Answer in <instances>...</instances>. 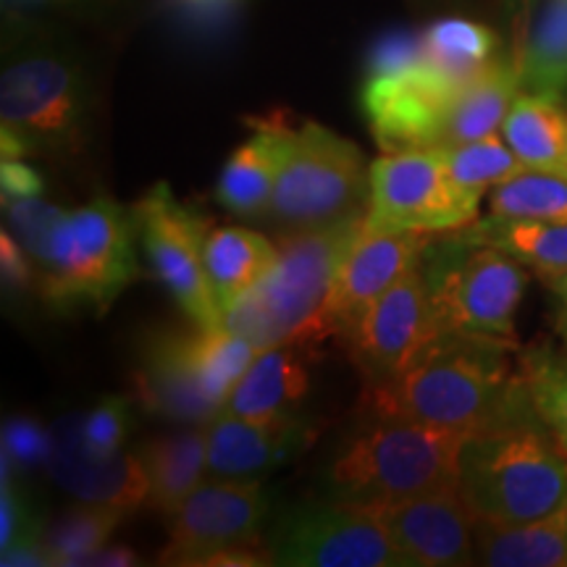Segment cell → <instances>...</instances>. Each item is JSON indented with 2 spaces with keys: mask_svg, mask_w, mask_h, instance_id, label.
Wrapping results in <instances>:
<instances>
[{
  "mask_svg": "<svg viewBox=\"0 0 567 567\" xmlns=\"http://www.w3.org/2000/svg\"><path fill=\"white\" fill-rule=\"evenodd\" d=\"M515 342L439 334L396 379L365 386V417H400L436 429L481 434L538 417Z\"/></svg>",
  "mask_w": 567,
  "mask_h": 567,
  "instance_id": "obj_1",
  "label": "cell"
},
{
  "mask_svg": "<svg viewBox=\"0 0 567 567\" xmlns=\"http://www.w3.org/2000/svg\"><path fill=\"white\" fill-rule=\"evenodd\" d=\"M467 436L400 417H365L329 463L326 499L381 507L457 484Z\"/></svg>",
  "mask_w": 567,
  "mask_h": 567,
  "instance_id": "obj_2",
  "label": "cell"
},
{
  "mask_svg": "<svg viewBox=\"0 0 567 567\" xmlns=\"http://www.w3.org/2000/svg\"><path fill=\"white\" fill-rule=\"evenodd\" d=\"M457 488L486 523H528L567 505V460L538 417L465 439Z\"/></svg>",
  "mask_w": 567,
  "mask_h": 567,
  "instance_id": "obj_3",
  "label": "cell"
},
{
  "mask_svg": "<svg viewBox=\"0 0 567 567\" xmlns=\"http://www.w3.org/2000/svg\"><path fill=\"white\" fill-rule=\"evenodd\" d=\"M363 218H347L321 229L284 231L271 274L226 310L224 329L250 339L258 350L279 342L321 344L318 323L342 255Z\"/></svg>",
  "mask_w": 567,
  "mask_h": 567,
  "instance_id": "obj_4",
  "label": "cell"
},
{
  "mask_svg": "<svg viewBox=\"0 0 567 567\" xmlns=\"http://www.w3.org/2000/svg\"><path fill=\"white\" fill-rule=\"evenodd\" d=\"M431 316L439 334L515 342V313L528 287V268L463 231L431 234L421 255Z\"/></svg>",
  "mask_w": 567,
  "mask_h": 567,
  "instance_id": "obj_5",
  "label": "cell"
},
{
  "mask_svg": "<svg viewBox=\"0 0 567 567\" xmlns=\"http://www.w3.org/2000/svg\"><path fill=\"white\" fill-rule=\"evenodd\" d=\"M134 231V218L105 197L63 213L38 271L42 297L53 308L105 313L137 279Z\"/></svg>",
  "mask_w": 567,
  "mask_h": 567,
  "instance_id": "obj_6",
  "label": "cell"
},
{
  "mask_svg": "<svg viewBox=\"0 0 567 567\" xmlns=\"http://www.w3.org/2000/svg\"><path fill=\"white\" fill-rule=\"evenodd\" d=\"M371 166L354 142L316 122L292 132L287 158L268 205V224L281 231L321 229L365 216Z\"/></svg>",
  "mask_w": 567,
  "mask_h": 567,
  "instance_id": "obj_7",
  "label": "cell"
},
{
  "mask_svg": "<svg viewBox=\"0 0 567 567\" xmlns=\"http://www.w3.org/2000/svg\"><path fill=\"white\" fill-rule=\"evenodd\" d=\"M3 158H76L87 142L82 74L53 53L21 55L0 80Z\"/></svg>",
  "mask_w": 567,
  "mask_h": 567,
  "instance_id": "obj_8",
  "label": "cell"
},
{
  "mask_svg": "<svg viewBox=\"0 0 567 567\" xmlns=\"http://www.w3.org/2000/svg\"><path fill=\"white\" fill-rule=\"evenodd\" d=\"M481 197L446 172L442 151L384 153L371 163L365 229L442 234L473 224Z\"/></svg>",
  "mask_w": 567,
  "mask_h": 567,
  "instance_id": "obj_9",
  "label": "cell"
},
{
  "mask_svg": "<svg viewBox=\"0 0 567 567\" xmlns=\"http://www.w3.org/2000/svg\"><path fill=\"white\" fill-rule=\"evenodd\" d=\"M140 243L158 279L200 329H221L224 310L205 271V239L210 226L200 213L176 200L172 187L158 182L132 208Z\"/></svg>",
  "mask_w": 567,
  "mask_h": 567,
  "instance_id": "obj_10",
  "label": "cell"
},
{
  "mask_svg": "<svg viewBox=\"0 0 567 567\" xmlns=\"http://www.w3.org/2000/svg\"><path fill=\"white\" fill-rule=\"evenodd\" d=\"M266 544L274 565L405 567L375 509L337 499L289 509Z\"/></svg>",
  "mask_w": 567,
  "mask_h": 567,
  "instance_id": "obj_11",
  "label": "cell"
},
{
  "mask_svg": "<svg viewBox=\"0 0 567 567\" xmlns=\"http://www.w3.org/2000/svg\"><path fill=\"white\" fill-rule=\"evenodd\" d=\"M268 515L264 484L234 478H208L168 513V544L163 565H208L218 551L258 547L260 526Z\"/></svg>",
  "mask_w": 567,
  "mask_h": 567,
  "instance_id": "obj_12",
  "label": "cell"
},
{
  "mask_svg": "<svg viewBox=\"0 0 567 567\" xmlns=\"http://www.w3.org/2000/svg\"><path fill=\"white\" fill-rule=\"evenodd\" d=\"M434 337L429 289L417 260L347 331L344 342L365 386H381L405 371Z\"/></svg>",
  "mask_w": 567,
  "mask_h": 567,
  "instance_id": "obj_13",
  "label": "cell"
},
{
  "mask_svg": "<svg viewBox=\"0 0 567 567\" xmlns=\"http://www.w3.org/2000/svg\"><path fill=\"white\" fill-rule=\"evenodd\" d=\"M460 84L431 63H415L386 76H368L363 111L384 153L442 147L446 118Z\"/></svg>",
  "mask_w": 567,
  "mask_h": 567,
  "instance_id": "obj_14",
  "label": "cell"
},
{
  "mask_svg": "<svg viewBox=\"0 0 567 567\" xmlns=\"http://www.w3.org/2000/svg\"><path fill=\"white\" fill-rule=\"evenodd\" d=\"M429 237L431 234L421 231L365 229L363 218V226L342 255V264L331 284L329 300L318 323L321 342L329 337H344L400 276L417 266Z\"/></svg>",
  "mask_w": 567,
  "mask_h": 567,
  "instance_id": "obj_15",
  "label": "cell"
},
{
  "mask_svg": "<svg viewBox=\"0 0 567 567\" xmlns=\"http://www.w3.org/2000/svg\"><path fill=\"white\" fill-rule=\"evenodd\" d=\"M371 509L384 523L405 567L476 565V515L457 484Z\"/></svg>",
  "mask_w": 567,
  "mask_h": 567,
  "instance_id": "obj_16",
  "label": "cell"
},
{
  "mask_svg": "<svg viewBox=\"0 0 567 567\" xmlns=\"http://www.w3.org/2000/svg\"><path fill=\"white\" fill-rule=\"evenodd\" d=\"M48 473L63 492L87 505H109L124 513L147 507L151 481L140 455L116 452L101 455L82 439V413H66L51 425Z\"/></svg>",
  "mask_w": 567,
  "mask_h": 567,
  "instance_id": "obj_17",
  "label": "cell"
},
{
  "mask_svg": "<svg viewBox=\"0 0 567 567\" xmlns=\"http://www.w3.org/2000/svg\"><path fill=\"white\" fill-rule=\"evenodd\" d=\"M313 439L316 429L302 415L258 423L218 410L205 423L208 478L260 481V476L300 455Z\"/></svg>",
  "mask_w": 567,
  "mask_h": 567,
  "instance_id": "obj_18",
  "label": "cell"
},
{
  "mask_svg": "<svg viewBox=\"0 0 567 567\" xmlns=\"http://www.w3.org/2000/svg\"><path fill=\"white\" fill-rule=\"evenodd\" d=\"M137 394L151 413L182 423L205 425L221 410L197 379L189 331H158L145 344L137 368Z\"/></svg>",
  "mask_w": 567,
  "mask_h": 567,
  "instance_id": "obj_19",
  "label": "cell"
},
{
  "mask_svg": "<svg viewBox=\"0 0 567 567\" xmlns=\"http://www.w3.org/2000/svg\"><path fill=\"white\" fill-rule=\"evenodd\" d=\"M313 350L305 342H279L260 350L221 410L258 423L302 415L300 408L310 389L308 354Z\"/></svg>",
  "mask_w": 567,
  "mask_h": 567,
  "instance_id": "obj_20",
  "label": "cell"
},
{
  "mask_svg": "<svg viewBox=\"0 0 567 567\" xmlns=\"http://www.w3.org/2000/svg\"><path fill=\"white\" fill-rule=\"evenodd\" d=\"M292 132L281 118L255 122L252 137L231 153L218 179L216 197L226 210L243 218L266 216Z\"/></svg>",
  "mask_w": 567,
  "mask_h": 567,
  "instance_id": "obj_21",
  "label": "cell"
},
{
  "mask_svg": "<svg viewBox=\"0 0 567 567\" xmlns=\"http://www.w3.org/2000/svg\"><path fill=\"white\" fill-rule=\"evenodd\" d=\"M276 260L279 247L264 234L243 226L210 229L205 239V271L224 313L271 274Z\"/></svg>",
  "mask_w": 567,
  "mask_h": 567,
  "instance_id": "obj_22",
  "label": "cell"
},
{
  "mask_svg": "<svg viewBox=\"0 0 567 567\" xmlns=\"http://www.w3.org/2000/svg\"><path fill=\"white\" fill-rule=\"evenodd\" d=\"M476 565L567 567V505L513 526L476 520Z\"/></svg>",
  "mask_w": 567,
  "mask_h": 567,
  "instance_id": "obj_23",
  "label": "cell"
},
{
  "mask_svg": "<svg viewBox=\"0 0 567 567\" xmlns=\"http://www.w3.org/2000/svg\"><path fill=\"white\" fill-rule=\"evenodd\" d=\"M151 481L147 507L168 515L208 478V442L205 425L174 431V434L153 439L137 452Z\"/></svg>",
  "mask_w": 567,
  "mask_h": 567,
  "instance_id": "obj_24",
  "label": "cell"
},
{
  "mask_svg": "<svg viewBox=\"0 0 567 567\" xmlns=\"http://www.w3.org/2000/svg\"><path fill=\"white\" fill-rule=\"evenodd\" d=\"M520 95V69L513 59H496L457 90L442 147L484 140L502 130L509 105Z\"/></svg>",
  "mask_w": 567,
  "mask_h": 567,
  "instance_id": "obj_25",
  "label": "cell"
},
{
  "mask_svg": "<svg viewBox=\"0 0 567 567\" xmlns=\"http://www.w3.org/2000/svg\"><path fill=\"white\" fill-rule=\"evenodd\" d=\"M502 137L517 158L536 172H563L567 163L565 103L520 92L509 105Z\"/></svg>",
  "mask_w": 567,
  "mask_h": 567,
  "instance_id": "obj_26",
  "label": "cell"
},
{
  "mask_svg": "<svg viewBox=\"0 0 567 567\" xmlns=\"http://www.w3.org/2000/svg\"><path fill=\"white\" fill-rule=\"evenodd\" d=\"M460 231L471 243L509 252L526 268H534L538 279L567 271V221H505L486 216Z\"/></svg>",
  "mask_w": 567,
  "mask_h": 567,
  "instance_id": "obj_27",
  "label": "cell"
},
{
  "mask_svg": "<svg viewBox=\"0 0 567 567\" xmlns=\"http://www.w3.org/2000/svg\"><path fill=\"white\" fill-rule=\"evenodd\" d=\"M517 69L520 92L567 103V0H544Z\"/></svg>",
  "mask_w": 567,
  "mask_h": 567,
  "instance_id": "obj_28",
  "label": "cell"
},
{
  "mask_svg": "<svg viewBox=\"0 0 567 567\" xmlns=\"http://www.w3.org/2000/svg\"><path fill=\"white\" fill-rule=\"evenodd\" d=\"M423 61L463 87L496 61V34L478 21L439 19L423 32Z\"/></svg>",
  "mask_w": 567,
  "mask_h": 567,
  "instance_id": "obj_29",
  "label": "cell"
},
{
  "mask_svg": "<svg viewBox=\"0 0 567 567\" xmlns=\"http://www.w3.org/2000/svg\"><path fill=\"white\" fill-rule=\"evenodd\" d=\"M488 216L505 221H567V174L526 168L496 184L488 195Z\"/></svg>",
  "mask_w": 567,
  "mask_h": 567,
  "instance_id": "obj_30",
  "label": "cell"
},
{
  "mask_svg": "<svg viewBox=\"0 0 567 567\" xmlns=\"http://www.w3.org/2000/svg\"><path fill=\"white\" fill-rule=\"evenodd\" d=\"M130 513L109 505H87L71 509L55 520L51 528L42 534V547H45L48 563L51 565H90V559L103 547H109L113 530L122 526Z\"/></svg>",
  "mask_w": 567,
  "mask_h": 567,
  "instance_id": "obj_31",
  "label": "cell"
},
{
  "mask_svg": "<svg viewBox=\"0 0 567 567\" xmlns=\"http://www.w3.org/2000/svg\"><path fill=\"white\" fill-rule=\"evenodd\" d=\"M260 350L250 339L234 334L229 329H200L195 326L189 331V354L197 371V379L205 389V394L224 408L226 396L231 394L239 375L247 371L255 354Z\"/></svg>",
  "mask_w": 567,
  "mask_h": 567,
  "instance_id": "obj_32",
  "label": "cell"
},
{
  "mask_svg": "<svg viewBox=\"0 0 567 567\" xmlns=\"http://www.w3.org/2000/svg\"><path fill=\"white\" fill-rule=\"evenodd\" d=\"M442 151L444 166L465 193L478 197L486 195V189H494L496 184L513 179V176L526 172V163L509 151L505 137L488 134L484 140L463 142V145L439 147Z\"/></svg>",
  "mask_w": 567,
  "mask_h": 567,
  "instance_id": "obj_33",
  "label": "cell"
},
{
  "mask_svg": "<svg viewBox=\"0 0 567 567\" xmlns=\"http://www.w3.org/2000/svg\"><path fill=\"white\" fill-rule=\"evenodd\" d=\"M520 365L538 421L567 460V354L538 347L520 354Z\"/></svg>",
  "mask_w": 567,
  "mask_h": 567,
  "instance_id": "obj_34",
  "label": "cell"
},
{
  "mask_svg": "<svg viewBox=\"0 0 567 567\" xmlns=\"http://www.w3.org/2000/svg\"><path fill=\"white\" fill-rule=\"evenodd\" d=\"M6 229L19 239L21 247L30 252L34 268L45 264L48 247H51L53 231L63 218V208L45 203L42 197H24V200H3Z\"/></svg>",
  "mask_w": 567,
  "mask_h": 567,
  "instance_id": "obj_35",
  "label": "cell"
},
{
  "mask_svg": "<svg viewBox=\"0 0 567 567\" xmlns=\"http://www.w3.org/2000/svg\"><path fill=\"white\" fill-rule=\"evenodd\" d=\"M132 425V408L124 396H105L82 415V439L101 455H116L124 450Z\"/></svg>",
  "mask_w": 567,
  "mask_h": 567,
  "instance_id": "obj_36",
  "label": "cell"
},
{
  "mask_svg": "<svg viewBox=\"0 0 567 567\" xmlns=\"http://www.w3.org/2000/svg\"><path fill=\"white\" fill-rule=\"evenodd\" d=\"M51 444V431L32 417H11L3 425V463L11 465V471L48 463Z\"/></svg>",
  "mask_w": 567,
  "mask_h": 567,
  "instance_id": "obj_37",
  "label": "cell"
},
{
  "mask_svg": "<svg viewBox=\"0 0 567 567\" xmlns=\"http://www.w3.org/2000/svg\"><path fill=\"white\" fill-rule=\"evenodd\" d=\"M24 542H42L40 520L32 505L19 492L9 473H3V496H0V551Z\"/></svg>",
  "mask_w": 567,
  "mask_h": 567,
  "instance_id": "obj_38",
  "label": "cell"
},
{
  "mask_svg": "<svg viewBox=\"0 0 567 567\" xmlns=\"http://www.w3.org/2000/svg\"><path fill=\"white\" fill-rule=\"evenodd\" d=\"M423 61V34L413 32H389L381 40L373 42L365 63L368 76H386L405 71Z\"/></svg>",
  "mask_w": 567,
  "mask_h": 567,
  "instance_id": "obj_39",
  "label": "cell"
},
{
  "mask_svg": "<svg viewBox=\"0 0 567 567\" xmlns=\"http://www.w3.org/2000/svg\"><path fill=\"white\" fill-rule=\"evenodd\" d=\"M0 268H3V279L11 287L27 289L38 281V268H34L30 252L21 247V243L3 226L0 234Z\"/></svg>",
  "mask_w": 567,
  "mask_h": 567,
  "instance_id": "obj_40",
  "label": "cell"
},
{
  "mask_svg": "<svg viewBox=\"0 0 567 567\" xmlns=\"http://www.w3.org/2000/svg\"><path fill=\"white\" fill-rule=\"evenodd\" d=\"M0 187H3V200H24V197H40L45 184L30 163L3 158L0 163Z\"/></svg>",
  "mask_w": 567,
  "mask_h": 567,
  "instance_id": "obj_41",
  "label": "cell"
},
{
  "mask_svg": "<svg viewBox=\"0 0 567 567\" xmlns=\"http://www.w3.org/2000/svg\"><path fill=\"white\" fill-rule=\"evenodd\" d=\"M0 565L3 567H42L51 565L48 563L45 547L42 542H24V544H13V547L0 551Z\"/></svg>",
  "mask_w": 567,
  "mask_h": 567,
  "instance_id": "obj_42",
  "label": "cell"
},
{
  "mask_svg": "<svg viewBox=\"0 0 567 567\" xmlns=\"http://www.w3.org/2000/svg\"><path fill=\"white\" fill-rule=\"evenodd\" d=\"M176 3H179L182 11L193 13L197 19H218L221 11L237 6L239 0H176Z\"/></svg>",
  "mask_w": 567,
  "mask_h": 567,
  "instance_id": "obj_43",
  "label": "cell"
},
{
  "mask_svg": "<svg viewBox=\"0 0 567 567\" xmlns=\"http://www.w3.org/2000/svg\"><path fill=\"white\" fill-rule=\"evenodd\" d=\"M137 563L140 559L130 547H103L95 557L90 559V565H101V567H130Z\"/></svg>",
  "mask_w": 567,
  "mask_h": 567,
  "instance_id": "obj_44",
  "label": "cell"
},
{
  "mask_svg": "<svg viewBox=\"0 0 567 567\" xmlns=\"http://www.w3.org/2000/svg\"><path fill=\"white\" fill-rule=\"evenodd\" d=\"M530 32V0H515V61L520 59Z\"/></svg>",
  "mask_w": 567,
  "mask_h": 567,
  "instance_id": "obj_45",
  "label": "cell"
},
{
  "mask_svg": "<svg viewBox=\"0 0 567 567\" xmlns=\"http://www.w3.org/2000/svg\"><path fill=\"white\" fill-rule=\"evenodd\" d=\"M549 287V292L557 297L559 302V331L567 329V271L565 274H555L542 279Z\"/></svg>",
  "mask_w": 567,
  "mask_h": 567,
  "instance_id": "obj_46",
  "label": "cell"
},
{
  "mask_svg": "<svg viewBox=\"0 0 567 567\" xmlns=\"http://www.w3.org/2000/svg\"><path fill=\"white\" fill-rule=\"evenodd\" d=\"M563 337H565V342H567V329H563Z\"/></svg>",
  "mask_w": 567,
  "mask_h": 567,
  "instance_id": "obj_47",
  "label": "cell"
},
{
  "mask_svg": "<svg viewBox=\"0 0 567 567\" xmlns=\"http://www.w3.org/2000/svg\"><path fill=\"white\" fill-rule=\"evenodd\" d=\"M565 174H567V163H565Z\"/></svg>",
  "mask_w": 567,
  "mask_h": 567,
  "instance_id": "obj_48",
  "label": "cell"
}]
</instances>
